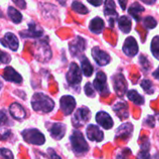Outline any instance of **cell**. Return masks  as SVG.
Instances as JSON below:
<instances>
[{
  "label": "cell",
  "mask_w": 159,
  "mask_h": 159,
  "mask_svg": "<svg viewBox=\"0 0 159 159\" xmlns=\"http://www.w3.org/2000/svg\"><path fill=\"white\" fill-rule=\"evenodd\" d=\"M32 107L35 112L40 113H49L53 110L55 103L52 99L44 93L38 92L34 93L32 98Z\"/></svg>",
  "instance_id": "cell-1"
},
{
  "label": "cell",
  "mask_w": 159,
  "mask_h": 159,
  "mask_svg": "<svg viewBox=\"0 0 159 159\" xmlns=\"http://www.w3.org/2000/svg\"><path fill=\"white\" fill-rule=\"evenodd\" d=\"M70 142L73 151L77 155L85 154L89 149L88 143L86 142L83 134L79 130H74L73 134L70 137Z\"/></svg>",
  "instance_id": "cell-2"
},
{
  "label": "cell",
  "mask_w": 159,
  "mask_h": 159,
  "mask_svg": "<svg viewBox=\"0 0 159 159\" xmlns=\"http://www.w3.org/2000/svg\"><path fill=\"white\" fill-rule=\"evenodd\" d=\"M34 57L41 62L48 61L51 59L52 53H51V50L48 42H46L45 40H41L35 43Z\"/></svg>",
  "instance_id": "cell-3"
},
{
  "label": "cell",
  "mask_w": 159,
  "mask_h": 159,
  "mask_svg": "<svg viewBox=\"0 0 159 159\" xmlns=\"http://www.w3.org/2000/svg\"><path fill=\"white\" fill-rule=\"evenodd\" d=\"M22 137L24 141L28 143L34 144V145H42L45 143L46 139L45 136L35 129H26L22 131Z\"/></svg>",
  "instance_id": "cell-4"
},
{
  "label": "cell",
  "mask_w": 159,
  "mask_h": 159,
  "mask_svg": "<svg viewBox=\"0 0 159 159\" xmlns=\"http://www.w3.org/2000/svg\"><path fill=\"white\" fill-rule=\"evenodd\" d=\"M66 80L71 86H78L82 80L81 70L75 62H72L66 74Z\"/></svg>",
  "instance_id": "cell-5"
},
{
  "label": "cell",
  "mask_w": 159,
  "mask_h": 159,
  "mask_svg": "<svg viewBox=\"0 0 159 159\" xmlns=\"http://www.w3.org/2000/svg\"><path fill=\"white\" fill-rule=\"evenodd\" d=\"M90 119V111L88 107H81L75 113L72 122L74 127L80 128Z\"/></svg>",
  "instance_id": "cell-6"
},
{
  "label": "cell",
  "mask_w": 159,
  "mask_h": 159,
  "mask_svg": "<svg viewBox=\"0 0 159 159\" xmlns=\"http://www.w3.org/2000/svg\"><path fill=\"white\" fill-rule=\"evenodd\" d=\"M106 80H107V78H106L105 74L103 72H98V74L94 79V82H93L94 89L103 97L109 95V93H110Z\"/></svg>",
  "instance_id": "cell-7"
},
{
  "label": "cell",
  "mask_w": 159,
  "mask_h": 159,
  "mask_svg": "<svg viewBox=\"0 0 159 159\" xmlns=\"http://www.w3.org/2000/svg\"><path fill=\"white\" fill-rule=\"evenodd\" d=\"M60 104H61V109L63 112V114L65 116H69L74 112L76 102L74 97L70 95H65L61 98Z\"/></svg>",
  "instance_id": "cell-8"
},
{
  "label": "cell",
  "mask_w": 159,
  "mask_h": 159,
  "mask_svg": "<svg viewBox=\"0 0 159 159\" xmlns=\"http://www.w3.org/2000/svg\"><path fill=\"white\" fill-rule=\"evenodd\" d=\"M91 55H92L93 59L95 60V61L97 62V64H99L100 66H104V65L108 64L111 60L109 54L106 53L104 50L101 49L99 47H94L92 48Z\"/></svg>",
  "instance_id": "cell-9"
},
{
  "label": "cell",
  "mask_w": 159,
  "mask_h": 159,
  "mask_svg": "<svg viewBox=\"0 0 159 159\" xmlns=\"http://www.w3.org/2000/svg\"><path fill=\"white\" fill-rule=\"evenodd\" d=\"M69 49L72 54V56L77 57L80 53L84 52L86 49V41L81 36H76L75 39H74L69 44Z\"/></svg>",
  "instance_id": "cell-10"
},
{
  "label": "cell",
  "mask_w": 159,
  "mask_h": 159,
  "mask_svg": "<svg viewBox=\"0 0 159 159\" xmlns=\"http://www.w3.org/2000/svg\"><path fill=\"white\" fill-rule=\"evenodd\" d=\"M104 14L109 20L110 26L114 27V23L117 19V12L116 10V3L114 2V0H105Z\"/></svg>",
  "instance_id": "cell-11"
},
{
  "label": "cell",
  "mask_w": 159,
  "mask_h": 159,
  "mask_svg": "<svg viewBox=\"0 0 159 159\" xmlns=\"http://www.w3.org/2000/svg\"><path fill=\"white\" fill-rule=\"evenodd\" d=\"M138 51H139V47L135 38L132 36L128 37L123 45V52L128 57H134L135 55H137Z\"/></svg>",
  "instance_id": "cell-12"
},
{
  "label": "cell",
  "mask_w": 159,
  "mask_h": 159,
  "mask_svg": "<svg viewBox=\"0 0 159 159\" xmlns=\"http://www.w3.org/2000/svg\"><path fill=\"white\" fill-rule=\"evenodd\" d=\"M113 81H114V88H115V90H116V94L119 97H123L124 94L126 93L127 88H128L127 82H126V79H125L124 75H121V74H118L116 76H114Z\"/></svg>",
  "instance_id": "cell-13"
},
{
  "label": "cell",
  "mask_w": 159,
  "mask_h": 159,
  "mask_svg": "<svg viewBox=\"0 0 159 159\" xmlns=\"http://www.w3.org/2000/svg\"><path fill=\"white\" fill-rule=\"evenodd\" d=\"M96 122L104 129H111L114 126V121L109 114L101 111L96 115Z\"/></svg>",
  "instance_id": "cell-14"
},
{
  "label": "cell",
  "mask_w": 159,
  "mask_h": 159,
  "mask_svg": "<svg viewBox=\"0 0 159 159\" xmlns=\"http://www.w3.org/2000/svg\"><path fill=\"white\" fill-rule=\"evenodd\" d=\"M0 43L6 47L10 48L13 51H16L19 48V40L17 36L12 33H7L2 39H0Z\"/></svg>",
  "instance_id": "cell-15"
},
{
  "label": "cell",
  "mask_w": 159,
  "mask_h": 159,
  "mask_svg": "<svg viewBox=\"0 0 159 159\" xmlns=\"http://www.w3.org/2000/svg\"><path fill=\"white\" fill-rule=\"evenodd\" d=\"M87 136L89 141L100 143L103 140V132L96 125H89L87 128Z\"/></svg>",
  "instance_id": "cell-16"
},
{
  "label": "cell",
  "mask_w": 159,
  "mask_h": 159,
  "mask_svg": "<svg viewBox=\"0 0 159 159\" xmlns=\"http://www.w3.org/2000/svg\"><path fill=\"white\" fill-rule=\"evenodd\" d=\"M20 34L22 37H31V38L37 37L38 38L43 35V30L39 25L34 22H31L28 24V29L25 32H20Z\"/></svg>",
  "instance_id": "cell-17"
},
{
  "label": "cell",
  "mask_w": 159,
  "mask_h": 159,
  "mask_svg": "<svg viewBox=\"0 0 159 159\" xmlns=\"http://www.w3.org/2000/svg\"><path fill=\"white\" fill-rule=\"evenodd\" d=\"M3 77L7 81L17 83V84H20L22 81V77L20 76V75L17 71H15L12 67H10V66H7V67H6L4 69Z\"/></svg>",
  "instance_id": "cell-18"
},
{
  "label": "cell",
  "mask_w": 159,
  "mask_h": 159,
  "mask_svg": "<svg viewBox=\"0 0 159 159\" xmlns=\"http://www.w3.org/2000/svg\"><path fill=\"white\" fill-rule=\"evenodd\" d=\"M133 133V125L131 123H124L116 129V138H121L128 140L132 136Z\"/></svg>",
  "instance_id": "cell-19"
},
{
  "label": "cell",
  "mask_w": 159,
  "mask_h": 159,
  "mask_svg": "<svg viewBox=\"0 0 159 159\" xmlns=\"http://www.w3.org/2000/svg\"><path fill=\"white\" fill-rule=\"evenodd\" d=\"M66 131V126L62 123H53L51 125V128L49 129L50 135L56 139L61 140L64 137Z\"/></svg>",
  "instance_id": "cell-20"
},
{
  "label": "cell",
  "mask_w": 159,
  "mask_h": 159,
  "mask_svg": "<svg viewBox=\"0 0 159 159\" xmlns=\"http://www.w3.org/2000/svg\"><path fill=\"white\" fill-rule=\"evenodd\" d=\"M9 113L12 116V117L17 120L24 119L26 116L24 108L18 102H14L9 106Z\"/></svg>",
  "instance_id": "cell-21"
},
{
  "label": "cell",
  "mask_w": 159,
  "mask_h": 159,
  "mask_svg": "<svg viewBox=\"0 0 159 159\" xmlns=\"http://www.w3.org/2000/svg\"><path fill=\"white\" fill-rule=\"evenodd\" d=\"M113 109L121 120L127 119L129 117V106L126 102H117L114 106Z\"/></svg>",
  "instance_id": "cell-22"
},
{
  "label": "cell",
  "mask_w": 159,
  "mask_h": 159,
  "mask_svg": "<svg viewBox=\"0 0 159 159\" xmlns=\"http://www.w3.org/2000/svg\"><path fill=\"white\" fill-rule=\"evenodd\" d=\"M103 28H104V21L102 19H101L100 17H96L91 20L89 23L90 32L96 34H100L103 31Z\"/></svg>",
  "instance_id": "cell-23"
},
{
  "label": "cell",
  "mask_w": 159,
  "mask_h": 159,
  "mask_svg": "<svg viewBox=\"0 0 159 159\" xmlns=\"http://www.w3.org/2000/svg\"><path fill=\"white\" fill-rule=\"evenodd\" d=\"M144 11V7L143 6H141L138 2L133 3L130 7L129 8V13L133 17V19L136 21H140L141 20V16L140 14L143 13Z\"/></svg>",
  "instance_id": "cell-24"
},
{
  "label": "cell",
  "mask_w": 159,
  "mask_h": 159,
  "mask_svg": "<svg viewBox=\"0 0 159 159\" xmlns=\"http://www.w3.org/2000/svg\"><path fill=\"white\" fill-rule=\"evenodd\" d=\"M118 27L119 29L125 33V34H129L130 32L131 29V20L129 17L127 16H122L118 19Z\"/></svg>",
  "instance_id": "cell-25"
},
{
  "label": "cell",
  "mask_w": 159,
  "mask_h": 159,
  "mask_svg": "<svg viewBox=\"0 0 159 159\" xmlns=\"http://www.w3.org/2000/svg\"><path fill=\"white\" fill-rule=\"evenodd\" d=\"M150 143L147 139L144 140V143H142L141 145V151L138 154V159H152L151 156H150Z\"/></svg>",
  "instance_id": "cell-26"
},
{
  "label": "cell",
  "mask_w": 159,
  "mask_h": 159,
  "mask_svg": "<svg viewBox=\"0 0 159 159\" xmlns=\"http://www.w3.org/2000/svg\"><path fill=\"white\" fill-rule=\"evenodd\" d=\"M81 68H82V72L86 76H90L93 74V67L91 65V63L89 62V61L88 60V58L86 56H82L81 57Z\"/></svg>",
  "instance_id": "cell-27"
},
{
  "label": "cell",
  "mask_w": 159,
  "mask_h": 159,
  "mask_svg": "<svg viewBox=\"0 0 159 159\" xmlns=\"http://www.w3.org/2000/svg\"><path fill=\"white\" fill-rule=\"evenodd\" d=\"M128 98L129 101H131L133 103H135L136 105H143L144 103V99L143 97L139 94L136 90L131 89L128 92Z\"/></svg>",
  "instance_id": "cell-28"
},
{
  "label": "cell",
  "mask_w": 159,
  "mask_h": 159,
  "mask_svg": "<svg viewBox=\"0 0 159 159\" xmlns=\"http://www.w3.org/2000/svg\"><path fill=\"white\" fill-rule=\"evenodd\" d=\"M7 15L14 23H20L22 20V15L20 12L13 7H9L7 8Z\"/></svg>",
  "instance_id": "cell-29"
},
{
  "label": "cell",
  "mask_w": 159,
  "mask_h": 159,
  "mask_svg": "<svg viewBox=\"0 0 159 159\" xmlns=\"http://www.w3.org/2000/svg\"><path fill=\"white\" fill-rule=\"evenodd\" d=\"M72 9L74 10V11H75L76 13H78V14H87V13H89V9L82 4V3H80V2H78V1H74L73 3H72Z\"/></svg>",
  "instance_id": "cell-30"
},
{
  "label": "cell",
  "mask_w": 159,
  "mask_h": 159,
  "mask_svg": "<svg viewBox=\"0 0 159 159\" xmlns=\"http://www.w3.org/2000/svg\"><path fill=\"white\" fill-rule=\"evenodd\" d=\"M151 51L155 58L159 60V36L157 35L153 38L151 43Z\"/></svg>",
  "instance_id": "cell-31"
},
{
  "label": "cell",
  "mask_w": 159,
  "mask_h": 159,
  "mask_svg": "<svg viewBox=\"0 0 159 159\" xmlns=\"http://www.w3.org/2000/svg\"><path fill=\"white\" fill-rule=\"evenodd\" d=\"M141 87L143 89V90L147 93V94H153L154 93V88H153V84L150 80L148 79H143L141 83Z\"/></svg>",
  "instance_id": "cell-32"
},
{
  "label": "cell",
  "mask_w": 159,
  "mask_h": 159,
  "mask_svg": "<svg viewBox=\"0 0 159 159\" xmlns=\"http://www.w3.org/2000/svg\"><path fill=\"white\" fill-rule=\"evenodd\" d=\"M143 24H144V26L147 29H153V28H156L157 27V20H156L155 18H153L151 16H147L143 20Z\"/></svg>",
  "instance_id": "cell-33"
},
{
  "label": "cell",
  "mask_w": 159,
  "mask_h": 159,
  "mask_svg": "<svg viewBox=\"0 0 159 159\" xmlns=\"http://www.w3.org/2000/svg\"><path fill=\"white\" fill-rule=\"evenodd\" d=\"M85 93H86L87 96H89L90 98L95 97V89H94V87L90 83L86 84V86H85Z\"/></svg>",
  "instance_id": "cell-34"
},
{
  "label": "cell",
  "mask_w": 159,
  "mask_h": 159,
  "mask_svg": "<svg viewBox=\"0 0 159 159\" xmlns=\"http://www.w3.org/2000/svg\"><path fill=\"white\" fill-rule=\"evenodd\" d=\"M140 63L143 66V70H145L146 72L150 69V62H149L148 59L146 57H144L143 55L140 56Z\"/></svg>",
  "instance_id": "cell-35"
},
{
  "label": "cell",
  "mask_w": 159,
  "mask_h": 159,
  "mask_svg": "<svg viewBox=\"0 0 159 159\" xmlns=\"http://www.w3.org/2000/svg\"><path fill=\"white\" fill-rule=\"evenodd\" d=\"M0 156L4 159H14L11 151L8 150V149H6V148H1L0 149Z\"/></svg>",
  "instance_id": "cell-36"
},
{
  "label": "cell",
  "mask_w": 159,
  "mask_h": 159,
  "mask_svg": "<svg viewBox=\"0 0 159 159\" xmlns=\"http://www.w3.org/2000/svg\"><path fill=\"white\" fill-rule=\"evenodd\" d=\"M10 60H11V58L8 54L0 50V63H8L10 61Z\"/></svg>",
  "instance_id": "cell-37"
},
{
  "label": "cell",
  "mask_w": 159,
  "mask_h": 159,
  "mask_svg": "<svg viewBox=\"0 0 159 159\" xmlns=\"http://www.w3.org/2000/svg\"><path fill=\"white\" fill-rule=\"evenodd\" d=\"M8 123V118L4 111H0V128L7 125Z\"/></svg>",
  "instance_id": "cell-38"
},
{
  "label": "cell",
  "mask_w": 159,
  "mask_h": 159,
  "mask_svg": "<svg viewBox=\"0 0 159 159\" xmlns=\"http://www.w3.org/2000/svg\"><path fill=\"white\" fill-rule=\"evenodd\" d=\"M144 125H147L150 128H154L155 127V117L153 116H148L145 120H144Z\"/></svg>",
  "instance_id": "cell-39"
},
{
  "label": "cell",
  "mask_w": 159,
  "mask_h": 159,
  "mask_svg": "<svg viewBox=\"0 0 159 159\" xmlns=\"http://www.w3.org/2000/svg\"><path fill=\"white\" fill-rule=\"evenodd\" d=\"M12 2L15 3V5L17 7H20L22 9L26 7V3H25L24 0H12Z\"/></svg>",
  "instance_id": "cell-40"
},
{
  "label": "cell",
  "mask_w": 159,
  "mask_h": 159,
  "mask_svg": "<svg viewBox=\"0 0 159 159\" xmlns=\"http://www.w3.org/2000/svg\"><path fill=\"white\" fill-rule=\"evenodd\" d=\"M88 2L95 7H99L102 4V0H88Z\"/></svg>",
  "instance_id": "cell-41"
},
{
  "label": "cell",
  "mask_w": 159,
  "mask_h": 159,
  "mask_svg": "<svg viewBox=\"0 0 159 159\" xmlns=\"http://www.w3.org/2000/svg\"><path fill=\"white\" fill-rule=\"evenodd\" d=\"M118 3H119V5H120L121 8H122L123 10H125V9H126V7H127L128 0H118Z\"/></svg>",
  "instance_id": "cell-42"
},
{
  "label": "cell",
  "mask_w": 159,
  "mask_h": 159,
  "mask_svg": "<svg viewBox=\"0 0 159 159\" xmlns=\"http://www.w3.org/2000/svg\"><path fill=\"white\" fill-rule=\"evenodd\" d=\"M48 151L50 152V153H49V156H50V159H61V157H59V156H57V155H56V153H55V152H54L53 150L51 151L50 149H48Z\"/></svg>",
  "instance_id": "cell-43"
},
{
  "label": "cell",
  "mask_w": 159,
  "mask_h": 159,
  "mask_svg": "<svg viewBox=\"0 0 159 159\" xmlns=\"http://www.w3.org/2000/svg\"><path fill=\"white\" fill-rule=\"evenodd\" d=\"M153 76L156 78V79H157V80H159V67L153 73Z\"/></svg>",
  "instance_id": "cell-44"
},
{
  "label": "cell",
  "mask_w": 159,
  "mask_h": 159,
  "mask_svg": "<svg viewBox=\"0 0 159 159\" xmlns=\"http://www.w3.org/2000/svg\"><path fill=\"white\" fill-rule=\"evenodd\" d=\"M141 1H143L146 5H153V4L156 3V0H141Z\"/></svg>",
  "instance_id": "cell-45"
},
{
  "label": "cell",
  "mask_w": 159,
  "mask_h": 159,
  "mask_svg": "<svg viewBox=\"0 0 159 159\" xmlns=\"http://www.w3.org/2000/svg\"><path fill=\"white\" fill-rule=\"evenodd\" d=\"M58 1H59V2H60V3H61V5H64V4H65V1H66V0H58Z\"/></svg>",
  "instance_id": "cell-46"
},
{
  "label": "cell",
  "mask_w": 159,
  "mask_h": 159,
  "mask_svg": "<svg viewBox=\"0 0 159 159\" xmlns=\"http://www.w3.org/2000/svg\"><path fill=\"white\" fill-rule=\"evenodd\" d=\"M2 86H3V84H2V82L0 81V89H2Z\"/></svg>",
  "instance_id": "cell-47"
}]
</instances>
